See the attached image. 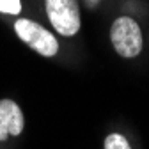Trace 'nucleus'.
Here are the masks:
<instances>
[{
	"label": "nucleus",
	"instance_id": "nucleus-1",
	"mask_svg": "<svg viewBox=\"0 0 149 149\" xmlns=\"http://www.w3.org/2000/svg\"><path fill=\"white\" fill-rule=\"evenodd\" d=\"M110 39L121 57L133 59L142 52V32L135 20L121 16L110 29Z\"/></svg>",
	"mask_w": 149,
	"mask_h": 149
},
{
	"label": "nucleus",
	"instance_id": "nucleus-2",
	"mask_svg": "<svg viewBox=\"0 0 149 149\" xmlns=\"http://www.w3.org/2000/svg\"><path fill=\"white\" fill-rule=\"evenodd\" d=\"M14 30L23 43H27L30 48L39 52L45 57L57 55L59 43L55 39V36L50 30H46L45 27H41L39 23L30 22V20H18L14 25Z\"/></svg>",
	"mask_w": 149,
	"mask_h": 149
},
{
	"label": "nucleus",
	"instance_id": "nucleus-3",
	"mask_svg": "<svg viewBox=\"0 0 149 149\" xmlns=\"http://www.w3.org/2000/svg\"><path fill=\"white\" fill-rule=\"evenodd\" d=\"M52 25L62 36H73L80 29V9L77 0H46Z\"/></svg>",
	"mask_w": 149,
	"mask_h": 149
},
{
	"label": "nucleus",
	"instance_id": "nucleus-4",
	"mask_svg": "<svg viewBox=\"0 0 149 149\" xmlns=\"http://www.w3.org/2000/svg\"><path fill=\"white\" fill-rule=\"evenodd\" d=\"M23 130V114L20 107L11 100L0 101V140L9 135H20Z\"/></svg>",
	"mask_w": 149,
	"mask_h": 149
},
{
	"label": "nucleus",
	"instance_id": "nucleus-5",
	"mask_svg": "<svg viewBox=\"0 0 149 149\" xmlns=\"http://www.w3.org/2000/svg\"><path fill=\"white\" fill-rule=\"evenodd\" d=\"M105 149H132L128 144V140L119 135V133H112L105 139Z\"/></svg>",
	"mask_w": 149,
	"mask_h": 149
},
{
	"label": "nucleus",
	"instance_id": "nucleus-6",
	"mask_svg": "<svg viewBox=\"0 0 149 149\" xmlns=\"http://www.w3.org/2000/svg\"><path fill=\"white\" fill-rule=\"evenodd\" d=\"M22 11L20 0H0V13L6 14H18Z\"/></svg>",
	"mask_w": 149,
	"mask_h": 149
},
{
	"label": "nucleus",
	"instance_id": "nucleus-7",
	"mask_svg": "<svg viewBox=\"0 0 149 149\" xmlns=\"http://www.w3.org/2000/svg\"><path fill=\"white\" fill-rule=\"evenodd\" d=\"M85 2H87V6H89V7H94V6L98 4V0H85Z\"/></svg>",
	"mask_w": 149,
	"mask_h": 149
}]
</instances>
